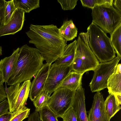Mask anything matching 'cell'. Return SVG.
<instances>
[{
  "instance_id": "cell-1",
  "label": "cell",
  "mask_w": 121,
  "mask_h": 121,
  "mask_svg": "<svg viewBox=\"0 0 121 121\" xmlns=\"http://www.w3.org/2000/svg\"><path fill=\"white\" fill-rule=\"evenodd\" d=\"M26 33L29 43L34 45L46 63L54 62L62 56L66 42L53 24L30 25Z\"/></svg>"
},
{
  "instance_id": "cell-2",
  "label": "cell",
  "mask_w": 121,
  "mask_h": 121,
  "mask_svg": "<svg viewBox=\"0 0 121 121\" xmlns=\"http://www.w3.org/2000/svg\"><path fill=\"white\" fill-rule=\"evenodd\" d=\"M44 60L37 49L26 44L20 48L18 60L7 84L11 85L31 80L44 64Z\"/></svg>"
},
{
  "instance_id": "cell-3",
  "label": "cell",
  "mask_w": 121,
  "mask_h": 121,
  "mask_svg": "<svg viewBox=\"0 0 121 121\" xmlns=\"http://www.w3.org/2000/svg\"><path fill=\"white\" fill-rule=\"evenodd\" d=\"M86 33L89 46L100 63L110 61L116 57L110 38L99 27L92 22Z\"/></svg>"
},
{
  "instance_id": "cell-4",
  "label": "cell",
  "mask_w": 121,
  "mask_h": 121,
  "mask_svg": "<svg viewBox=\"0 0 121 121\" xmlns=\"http://www.w3.org/2000/svg\"><path fill=\"white\" fill-rule=\"evenodd\" d=\"M99 64L89 46L86 32L80 33L77 40L74 57L71 64L72 71L84 73L90 70L94 71Z\"/></svg>"
},
{
  "instance_id": "cell-5",
  "label": "cell",
  "mask_w": 121,
  "mask_h": 121,
  "mask_svg": "<svg viewBox=\"0 0 121 121\" xmlns=\"http://www.w3.org/2000/svg\"><path fill=\"white\" fill-rule=\"evenodd\" d=\"M92 10V22L106 34H111L121 23V13L113 6H97Z\"/></svg>"
},
{
  "instance_id": "cell-6",
  "label": "cell",
  "mask_w": 121,
  "mask_h": 121,
  "mask_svg": "<svg viewBox=\"0 0 121 121\" xmlns=\"http://www.w3.org/2000/svg\"><path fill=\"white\" fill-rule=\"evenodd\" d=\"M31 85L30 80L25 81L21 84L10 85L5 89L9 107V112L12 113L25 106L29 97Z\"/></svg>"
},
{
  "instance_id": "cell-7",
  "label": "cell",
  "mask_w": 121,
  "mask_h": 121,
  "mask_svg": "<svg viewBox=\"0 0 121 121\" xmlns=\"http://www.w3.org/2000/svg\"><path fill=\"white\" fill-rule=\"evenodd\" d=\"M121 58L117 56L110 61L99 64L94 71L93 77L89 84L92 92H99L107 88L108 80L114 72Z\"/></svg>"
},
{
  "instance_id": "cell-8",
  "label": "cell",
  "mask_w": 121,
  "mask_h": 121,
  "mask_svg": "<svg viewBox=\"0 0 121 121\" xmlns=\"http://www.w3.org/2000/svg\"><path fill=\"white\" fill-rule=\"evenodd\" d=\"M75 91L62 87L55 90L50 96L47 104L58 117H61L71 106Z\"/></svg>"
},
{
  "instance_id": "cell-9",
  "label": "cell",
  "mask_w": 121,
  "mask_h": 121,
  "mask_svg": "<svg viewBox=\"0 0 121 121\" xmlns=\"http://www.w3.org/2000/svg\"><path fill=\"white\" fill-rule=\"evenodd\" d=\"M72 71V65L60 66L56 65L54 63L51 64L45 84L44 90L50 95L58 88L64 79Z\"/></svg>"
},
{
  "instance_id": "cell-10",
  "label": "cell",
  "mask_w": 121,
  "mask_h": 121,
  "mask_svg": "<svg viewBox=\"0 0 121 121\" xmlns=\"http://www.w3.org/2000/svg\"><path fill=\"white\" fill-rule=\"evenodd\" d=\"M51 64L47 63L44 64L31 82L29 97L32 101L44 90L45 84Z\"/></svg>"
},
{
  "instance_id": "cell-11",
  "label": "cell",
  "mask_w": 121,
  "mask_h": 121,
  "mask_svg": "<svg viewBox=\"0 0 121 121\" xmlns=\"http://www.w3.org/2000/svg\"><path fill=\"white\" fill-rule=\"evenodd\" d=\"M87 118L88 121H110L105 110L104 99L99 92H96L94 95Z\"/></svg>"
},
{
  "instance_id": "cell-12",
  "label": "cell",
  "mask_w": 121,
  "mask_h": 121,
  "mask_svg": "<svg viewBox=\"0 0 121 121\" xmlns=\"http://www.w3.org/2000/svg\"><path fill=\"white\" fill-rule=\"evenodd\" d=\"M25 13L22 10L17 9L9 22L0 28V37L6 35H14L21 30L25 20Z\"/></svg>"
},
{
  "instance_id": "cell-13",
  "label": "cell",
  "mask_w": 121,
  "mask_h": 121,
  "mask_svg": "<svg viewBox=\"0 0 121 121\" xmlns=\"http://www.w3.org/2000/svg\"><path fill=\"white\" fill-rule=\"evenodd\" d=\"M84 89L81 86L75 91L71 105L76 115L77 121H88L86 109Z\"/></svg>"
},
{
  "instance_id": "cell-14",
  "label": "cell",
  "mask_w": 121,
  "mask_h": 121,
  "mask_svg": "<svg viewBox=\"0 0 121 121\" xmlns=\"http://www.w3.org/2000/svg\"><path fill=\"white\" fill-rule=\"evenodd\" d=\"M19 50L20 48H17L14 50L10 56L0 61V69L2 72L4 82H7L13 73L18 60Z\"/></svg>"
},
{
  "instance_id": "cell-15",
  "label": "cell",
  "mask_w": 121,
  "mask_h": 121,
  "mask_svg": "<svg viewBox=\"0 0 121 121\" xmlns=\"http://www.w3.org/2000/svg\"><path fill=\"white\" fill-rule=\"evenodd\" d=\"M109 94H121V64L117 65L115 70L108 79L107 87Z\"/></svg>"
},
{
  "instance_id": "cell-16",
  "label": "cell",
  "mask_w": 121,
  "mask_h": 121,
  "mask_svg": "<svg viewBox=\"0 0 121 121\" xmlns=\"http://www.w3.org/2000/svg\"><path fill=\"white\" fill-rule=\"evenodd\" d=\"M83 74L71 71L64 79L58 88L64 87L76 91L82 86V78Z\"/></svg>"
},
{
  "instance_id": "cell-17",
  "label": "cell",
  "mask_w": 121,
  "mask_h": 121,
  "mask_svg": "<svg viewBox=\"0 0 121 121\" xmlns=\"http://www.w3.org/2000/svg\"><path fill=\"white\" fill-rule=\"evenodd\" d=\"M77 43L76 39L65 47L62 56L55 61L57 65H70L73 60Z\"/></svg>"
},
{
  "instance_id": "cell-18",
  "label": "cell",
  "mask_w": 121,
  "mask_h": 121,
  "mask_svg": "<svg viewBox=\"0 0 121 121\" xmlns=\"http://www.w3.org/2000/svg\"><path fill=\"white\" fill-rule=\"evenodd\" d=\"M59 33L66 42L72 40L77 36L78 29L71 19L64 21L59 28Z\"/></svg>"
},
{
  "instance_id": "cell-19",
  "label": "cell",
  "mask_w": 121,
  "mask_h": 121,
  "mask_svg": "<svg viewBox=\"0 0 121 121\" xmlns=\"http://www.w3.org/2000/svg\"><path fill=\"white\" fill-rule=\"evenodd\" d=\"M120 105L117 102L114 95L109 94L104 101L105 108L109 120L120 110Z\"/></svg>"
},
{
  "instance_id": "cell-20",
  "label": "cell",
  "mask_w": 121,
  "mask_h": 121,
  "mask_svg": "<svg viewBox=\"0 0 121 121\" xmlns=\"http://www.w3.org/2000/svg\"><path fill=\"white\" fill-rule=\"evenodd\" d=\"M110 35L111 45L117 56L121 57V23Z\"/></svg>"
},
{
  "instance_id": "cell-21",
  "label": "cell",
  "mask_w": 121,
  "mask_h": 121,
  "mask_svg": "<svg viewBox=\"0 0 121 121\" xmlns=\"http://www.w3.org/2000/svg\"><path fill=\"white\" fill-rule=\"evenodd\" d=\"M17 9H21L24 12L29 13L39 7V0H13Z\"/></svg>"
},
{
  "instance_id": "cell-22",
  "label": "cell",
  "mask_w": 121,
  "mask_h": 121,
  "mask_svg": "<svg viewBox=\"0 0 121 121\" xmlns=\"http://www.w3.org/2000/svg\"><path fill=\"white\" fill-rule=\"evenodd\" d=\"M41 121H58L56 115L47 105L39 111Z\"/></svg>"
},
{
  "instance_id": "cell-23",
  "label": "cell",
  "mask_w": 121,
  "mask_h": 121,
  "mask_svg": "<svg viewBox=\"0 0 121 121\" xmlns=\"http://www.w3.org/2000/svg\"><path fill=\"white\" fill-rule=\"evenodd\" d=\"M48 93L45 90L42 91L33 101L35 108V111H39L47 105V102L50 97Z\"/></svg>"
},
{
  "instance_id": "cell-24",
  "label": "cell",
  "mask_w": 121,
  "mask_h": 121,
  "mask_svg": "<svg viewBox=\"0 0 121 121\" xmlns=\"http://www.w3.org/2000/svg\"><path fill=\"white\" fill-rule=\"evenodd\" d=\"M30 112V109L25 106L12 113V116L9 121H22L28 117Z\"/></svg>"
},
{
  "instance_id": "cell-25",
  "label": "cell",
  "mask_w": 121,
  "mask_h": 121,
  "mask_svg": "<svg viewBox=\"0 0 121 121\" xmlns=\"http://www.w3.org/2000/svg\"><path fill=\"white\" fill-rule=\"evenodd\" d=\"M17 9L14 3L13 0L6 1L4 15V25L10 21L15 11Z\"/></svg>"
},
{
  "instance_id": "cell-26",
  "label": "cell",
  "mask_w": 121,
  "mask_h": 121,
  "mask_svg": "<svg viewBox=\"0 0 121 121\" xmlns=\"http://www.w3.org/2000/svg\"><path fill=\"white\" fill-rule=\"evenodd\" d=\"M78 0H60L57 1L64 10H70L74 9L77 4Z\"/></svg>"
},
{
  "instance_id": "cell-27",
  "label": "cell",
  "mask_w": 121,
  "mask_h": 121,
  "mask_svg": "<svg viewBox=\"0 0 121 121\" xmlns=\"http://www.w3.org/2000/svg\"><path fill=\"white\" fill-rule=\"evenodd\" d=\"M61 118L63 121H77L76 114L71 106L64 114Z\"/></svg>"
},
{
  "instance_id": "cell-28",
  "label": "cell",
  "mask_w": 121,
  "mask_h": 121,
  "mask_svg": "<svg viewBox=\"0 0 121 121\" xmlns=\"http://www.w3.org/2000/svg\"><path fill=\"white\" fill-rule=\"evenodd\" d=\"M6 1L0 0V28L4 25V15Z\"/></svg>"
},
{
  "instance_id": "cell-29",
  "label": "cell",
  "mask_w": 121,
  "mask_h": 121,
  "mask_svg": "<svg viewBox=\"0 0 121 121\" xmlns=\"http://www.w3.org/2000/svg\"><path fill=\"white\" fill-rule=\"evenodd\" d=\"M113 2V0H95V7L102 6L112 7Z\"/></svg>"
},
{
  "instance_id": "cell-30",
  "label": "cell",
  "mask_w": 121,
  "mask_h": 121,
  "mask_svg": "<svg viewBox=\"0 0 121 121\" xmlns=\"http://www.w3.org/2000/svg\"><path fill=\"white\" fill-rule=\"evenodd\" d=\"M9 107L7 99L0 102V116L9 111Z\"/></svg>"
},
{
  "instance_id": "cell-31",
  "label": "cell",
  "mask_w": 121,
  "mask_h": 121,
  "mask_svg": "<svg viewBox=\"0 0 121 121\" xmlns=\"http://www.w3.org/2000/svg\"><path fill=\"white\" fill-rule=\"evenodd\" d=\"M83 6L92 9L95 7V0H81Z\"/></svg>"
},
{
  "instance_id": "cell-32",
  "label": "cell",
  "mask_w": 121,
  "mask_h": 121,
  "mask_svg": "<svg viewBox=\"0 0 121 121\" xmlns=\"http://www.w3.org/2000/svg\"><path fill=\"white\" fill-rule=\"evenodd\" d=\"M27 121H41L39 112L35 111L30 115Z\"/></svg>"
},
{
  "instance_id": "cell-33",
  "label": "cell",
  "mask_w": 121,
  "mask_h": 121,
  "mask_svg": "<svg viewBox=\"0 0 121 121\" xmlns=\"http://www.w3.org/2000/svg\"><path fill=\"white\" fill-rule=\"evenodd\" d=\"M7 98L5 89L3 85H0V102Z\"/></svg>"
},
{
  "instance_id": "cell-34",
  "label": "cell",
  "mask_w": 121,
  "mask_h": 121,
  "mask_svg": "<svg viewBox=\"0 0 121 121\" xmlns=\"http://www.w3.org/2000/svg\"><path fill=\"white\" fill-rule=\"evenodd\" d=\"M12 116V113L8 111L0 116V121H9Z\"/></svg>"
},
{
  "instance_id": "cell-35",
  "label": "cell",
  "mask_w": 121,
  "mask_h": 121,
  "mask_svg": "<svg viewBox=\"0 0 121 121\" xmlns=\"http://www.w3.org/2000/svg\"><path fill=\"white\" fill-rule=\"evenodd\" d=\"M113 4L117 10L121 13V0H115Z\"/></svg>"
},
{
  "instance_id": "cell-36",
  "label": "cell",
  "mask_w": 121,
  "mask_h": 121,
  "mask_svg": "<svg viewBox=\"0 0 121 121\" xmlns=\"http://www.w3.org/2000/svg\"><path fill=\"white\" fill-rule=\"evenodd\" d=\"M116 100L118 103L120 105L121 104V94H117L114 95Z\"/></svg>"
},
{
  "instance_id": "cell-37",
  "label": "cell",
  "mask_w": 121,
  "mask_h": 121,
  "mask_svg": "<svg viewBox=\"0 0 121 121\" xmlns=\"http://www.w3.org/2000/svg\"><path fill=\"white\" fill-rule=\"evenodd\" d=\"M4 83L2 72L0 69V85H3Z\"/></svg>"
},
{
  "instance_id": "cell-38",
  "label": "cell",
  "mask_w": 121,
  "mask_h": 121,
  "mask_svg": "<svg viewBox=\"0 0 121 121\" xmlns=\"http://www.w3.org/2000/svg\"><path fill=\"white\" fill-rule=\"evenodd\" d=\"M2 47L0 46V56L2 55Z\"/></svg>"
}]
</instances>
